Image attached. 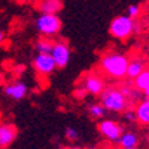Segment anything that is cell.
Here are the masks:
<instances>
[{
	"label": "cell",
	"mask_w": 149,
	"mask_h": 149,
	"mask_svg": "<svg viewBox=\"0 0 149 149\" xmlns=\"http://www.w3.org/2000/svg\"><path fill=\"white\" fill-rule=\"evenodd\" d=\"M128 64L129 59L120 52H108L100 59V69L102 73L117 80L127 77Z\"/></svg>",
	"instance_id": "1"
},
{
	"label": "cell",
	"mask_w": 149,
	"mask_h": 149,
	"mask_svg": "<svg viewBox=\"0 0 149 149\" xmlns=\"http://www.w3.org/2000/svg\"><path fill=\"white\" fill-rule=\"evenodd\" d=\"M37 32L44 37H53L61 31V20L55 13H40V16L35 22Z\"/></svg>",
	"instance_id": "2"
},
{
	"label": "cell",
	"mask_w": 149,
	"mask_h": 149,
	"mask_svg": "<svg viewBox=\"0 0 149 149\" xmlns=\"http://www.w3.org/2000/svg\"><path fill=\"white\" fill-rule=\"evenodd\" d=\"M134 28L136 24L133 19H130L128 15H118L112 19L109 24V33L117 40H127L132 36Z\"/></svg>",
	"instance_id": "3"
},
{
	"label": "cell",
	"mask_w": 149,
	"mask_h": 149,
	"mask_svg": "<svg viewBox=\"0 0 149 149\" xmlns=\"http://www.w3.org/2000/svg\"><path fill=\"white\" fill-rule=\"evenodd\" d=\"M101 104L109 112H124L127 109V99L121 93L120 89L115 88H105L100 95Z\"/></svg>",
	"instance_id": "4"
},
{
	"label": "cell",
	"mask_w": 149,
	"mask_h": 149,
	"mask_svg": "<svg viewBox=\"0 0 149 149\" xmlns=\"http://www.w3.org/2000/svg\"><path fill=\"white\" fill-rule=\"evenodd\" d=\"M97 129L102 136L108 139L112 143H117L120 140L121 134L124 133V128L121 127L118 123L112 120H102L97 124Z\"/></svg>",
	"instance_id": "5"
},
{
	"label": "cell",
	"mask_w": 149,
	"mask_h": 149,
	"mask_svg": "<svg viewBox=\"0 0 149 149\" xmlns=\"http://www.w3.org/2000/svg\"><path fill=\"white\" fill-rule=\"evenodd\" d=\"M33 68L40 76H49L57 68L55 64L52 55L47 53H37L33 57Z\"/></svg>",
	"instance_id": "6"
},
{
	"label": "cell",
	"mask_w": 149,
	"mask_h": 149,
	"mask_svg": "<svg viewBox=\"0 0 149 149\" xmlns=\"http://www.w3.org/2000/svg\"><path fill=\"white\" fill-rule=\"evenodd\" d=\"M51 55L57 68H65L71 59V48L65 41H55Z\"/></svg>",
	"instance_id": "7"
},
{
	"label": "cell",
	"mask_w": 149,
	"mask_h": 149,
	"mask_svg": "<svg viewBox=\"0 0 149 149\" xmlns=\"http://www.w3.org/2000/svg\"><path fill=\"white\" fill-rule=\"evenodd\" d=\"M83 87L93 96H100L102 91L105 89V83H104V79L97 73H88L83 79Z\"/></svg>",
	"instance_id": "8"
},
{
	"label": "cell",
	"mask_w": 149,
	"mask_h": 149,
	"mask_svg": "<svg viewBox=\"0 0 149 149\" xmlns=\"http://www.w3.org/2000/svg\"><path fill=\"white\" fill-rule=\"evenodd\" d=\"M17 137V128L11 123L0 124V149L8 148Z\"/></svg>",
	"instance_id": "9"
},
{
	"label": "cell",
	"mask_w": 149,
	"mask_h": 149,
	"mask_svg": "<svg viewBox=\"0 0 149 149\" xmlns=\"http://www.w3.org/2000/svg\"><path fill=\"white\" fill-rule=\"evenodd\" d=\"M4 93L6 96L12 100H19L24 99L28 93V85L24 81H15V83L8 84L7 87H4Z\"/></svg>",
	"instance_id": "10"
},
{
	"label": "cell",
	"mask_w": 149,
	"mask_h": 149,
	"mask_svg": "<svg viewBox=\"0 0 149 149\" xmlns=\"http://www.w3.org/2000/svg\"><path fill=\"white\" fill-rule=\"evenodd\" d=\"M37 9L41 13H55L60 12L63 9V1L61 0H40L37 4Z\"/></svg>",
	"instance_id": "11"
},
{
	"label": "cell",
	"mask_w": 149,
	"mask_h": 149,
	"mask_svg": "<svg viewBox=\"0 0 149 149\" xmlns=\"http://www.w3.org/2000/svg\"><path fill=\"white\" fill-rule=\"evenodd\" d=\"M144 69H145V60L144 59H141V57H133V59H129L127 77L134 80V79H136Z\"/></svg>",
	"instance_id": "12"
},
{
	"label": "cell",
	"mask_w": 149,
	"mask_h": 149,
	"mask_svg": "<svg viewBox=\"0 0 149 149\" xmlns=\"http://www.w3.org/2000/svg\"><path fill=\"white\" fill-rule=\"evenodd\" d=\"M134 113H136V121L143 125H149V97L137 104Z\"/></svg>",
	"instance_id": "13"
},
{
	"label": "cell",
	"mask_w": 149,
	"mask_h": 149,
	"mask_svg": "<svg viewBox=\"0 0 149 149\" xmlns=\"http://www.w3.org/2000/svg\"><path fill=\"white\" fill-rule=\"evenodd\" d=\"M121 148H136L139 144V137L133 132H124L118 140Z\"/></svg>",
	"instance_id": "14"
},
{
	"label": "cell",
	"mask_w": 149,
	"mask_h": 149,
	"mask_svg": "<svg viewBox=\"0 0 149 149\" xmlns=\"http://www.w3.org/2000/svg\"><path fill=\"white\" fill-rule=\"evenodd\" d=\"M53 43H55V41H52L49 37L41 36L40 39L35 43V49H36L37 53H47V55H51L52 48H53Z\"/></svg>",
	"instance_id": "15"
},
{
	"label": "cell",
	"mask_w": 149,
	"mask_h": 149,
	"mask_svg": "<svg viewBox=\"0 0 149 149\" xmlns=\"http://www.w3.org/2000/svg\"><path fill=\"white\" fill-rule=\"evenodd\" d=\"M133 81H134V88L141 91V92H144V91L149 87V68L144 69Z\"/></svg>",
	"instance_id": "16"
},
{
	"label": "cell",
	"mask_w": 149,
	"mask_h": 149,
	"mask_svg": "<svg viewBox=\"0 0 149 149\" xmlns=\"http://www.w3.org/2000/svg\"><path fill=\"white\" fill-rule=\"evenodd\" d=\"M88 111H89V115L92 116L93 118H101V117H104V115H105V108L102 107L101 102H100V104L99 102L91 104Z\"/></svg>",
	"instance_id": "17"
},
{
	"label": "cell",
	"mask_w": 149,
	"mask_h": 149,
	"mask_svg": "<svg viewBox=\"0 0 149 149\" xmlns=\"http://www.w3.org/2000/svg\"><path fill=\"white\" fill-rule=\"evenodd\" d=\"M140 13H141V7H140L139 4H130L127 9V15L129 16L130 19H133V20L136 17H139Z\"/></svg>",
	"instance_id": "18"
},
{
	"label": "cell",
	"mask_w": 149,
	"mask_h": 149,
	"mask_svg": "<svg viewBox=\"0 0 149 149\" xmlns=\"http://www.w3.org/2000/svg\"><path fill=\"white\" fill-rule=\"evenodd\" d=\"M65 139L69 141H77L79 140V132L76 128L73 127H68L65 129Z\"/></svg>",
	"instance_id": "19"
},
{
	"label": "cell",
	"mask_w": 149,
	"mask_h": 149,
	"mask_svg": "<svg viewBox=\"0 0 149 149\" xmlns=\"http://www.w3.org/2000/svg\"><path fill=\"white\" fill-rule=\"evenodd\" d=\"M87 89H85V88L83 87V85H81V87H79V88H76V89H74V92H73V95H74V97H76V99H79V100H83L84 97L87 96Z\"/></svg>",
	"instance_id": "20"
},
{
	"label": "cell",
	"mask_w": 149,
	"mask_h": 149,
	"mask_svg": "<svg viewBox=\"0 0 149 149\" xmlns=\"http://www.w3.org/2000/svg\"><path fill=\"white\" fill-rule=\"evenodd\" d=\"M124 116L128 121H134L136 120V113L133 111H124Z\"/></svg>",
	"instance_id": "21"
},
{
	"label": "cell",
	"mask_w": 149,
	"mask_h": 149,
	"mask_svg": "<svg viewBox=\"0 0 149 149\" xmlns=\"http://www.w3.org/2000/svg\"><path fill=\"white\" fill-rule=\"evenodd\" d=\"M4 39H6V35H4V32H3V29L0 28V45L4 43Z\"/></svg>",
	"instance_id": "22"
},
{
	"label": "cell",
	"mask_w": 149,
	"mask_h": 149,
	"mask_svg": "<svg viewBox=\"0 0 149 149\" xmlns=\"http://www.w3.org/2000/svg\"><path fill=\"white\" fill-rule=\"evenodd\" d=\"M144 95H145V96H146V97H149V87H148V88H146V89H145V91H144Z\"/></svg>",
	"instance_id": "23"
},
{
	"label": "cell",
	"mask_w": 149,
	"mask_h": 149,
	"mask_svg": "<svg viewBox=\"0 0 149 149\" xmlns=\"http://www.w3.org/2000/svg\"><path fill=\"white\" fill-rule=\"evenodd\" d=\"M123 149H136V148H123Z\"/></svg>",
	"instance_id": "24"
},
{
	"label": "cell",
	"mask_w": 149,
	"mask_h": 149,
	"mask_svg": "<svg viewBox=\"0 0 149 149\" xmlns=\"http://www.w3.org/2000/svg\"><path fill=\"white\" fill-rule=\"evenodd\" d=\"M148 13H149V7H148Z\"/></svg>",
	"instance_id": "25"
}]
</instances>
